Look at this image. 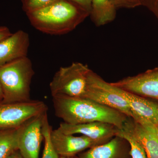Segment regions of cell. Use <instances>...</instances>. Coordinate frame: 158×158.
<instances>
[{
	"label": "cell",
	"instance_id": "1",
	"mask_svg": "<svg viewBox=\"0 0 158 158\" xmlns=\"http://www.w3.org/2000/svg\"><path fill=\"white\" fill-rule=\"evenodd\" d=\"M52 97L56 116L69 124L101 122L121 128L127 118L128 116L118 110L86 98Z\"/></svg>",
	"mask_w": 158,
	"mask_h": 158
},
{
	"label": "cell",
	"instance_id": "2",
	"mask_svg": "<svg viewBox=\"0 0 158 158\" xmlns=\"http://www.w3.org/2000/svg\"><path fill=\"white\" fill-rule=\"evenodd\" d=\"M31 25L52 35H61L74 30L90 12L70 0H59L45 8L26 13Z\"/></svg>",
	"mask_w": 158,
	"mask_h": 158
},
{
	"label": "cell",
	"instance_id": "3",
	"mask_svg": "<svg viewBox=\"0 0 158 158\" xmlns=\"http://www.w3.org/2000/svg\"><path fill=\"white\" fill-rule=\"evenodd\" d=\"M35 74L27 56L22 57L0 67V84L3 93L1 102H28L31 85Z\"/></svg>",
	"mask_w": 158,
	"mask_h": 158
},
{
	"label": "cell",
	"instance_id": "4",
	"mask_svg": "<svg viewBox=\"0 0 158 158\" xmlns=\"http://www.w3.org/2000/svg\"><path fill=\"white\" fill-rule=\"evenodd\" d=\"M83 97L118 110L128 117H133V113L123 97L121 88L106 81L91 69L88 74Z\"/></svg>",
	"mask_w": 158,
	"mask_h": 158
},
{
	"label": "cell",
	"instance_id": "5",
	"mask_svg": "<svg viewBox=\"0 0 158 158\" xmlns=\"http://www.w3.org/2000/svg\"><path fill=\"white\" fill-rule=\"evenodd\" d=\"M90 70L88 65L79 62L60 68L50 83L52 96L62 95L83 97Z\"/></svg>",
	"mask_w": 158,
	"mask_h": 158
},
{
	"label": "cell",
	"instance_id": "6",
	"mask_svg": "<svg viewBox=\"0 0 158 158\" xmlns=\"http://www.w3.org/2000/svg\"><path fill=\"white\" fill-rule=\"evenodd\" d=\"M47 106L41 101L0 102V129L17 128L31 118L47 112Z\"/></svg>",
	"mask_w": 158,
	"mask_h": 158
},
{
	"label": "cell",
	"instance_id": "7",
	"mask_svg": "<svg viewBox=\"0 0 158 158\" xmlns=\"http://www.w3.org/2000/svg\"><path fill=\"white\" fill-rule=\"evenodd\" d=\"M45 113L31 118L18 128V151L23 158H39L41 142L44 140L42 122Z\"/></svg>",
	"mask_w": 158,
	"mask_h": 158
},
{
	"label": "cell",
	"instance_id": "8",
	"mask_svg": "<svg viewBox=\"0 0 158 158\" xmlns=\"http://www.w3.org/2000/svg\"><path fill=\"white\" fill-rule=\"evenodd\" d=\"M111 83L139 96L158 100V67Z\"/></svg>",
	"mask_w": 158,
	"mask_h": 158
},
{
	"label": "cell",
	"instance_id": "9",
	"mask_svg": "<svg viewBox=\"0 0 158 158\" xmlns=\"http://www.w3.org/2000/svg\"><path fill=\"white\" fill-rule=\"evenodd\" d=\"M50 138L54 149L60 157H74L90 148L102 144L84 135L65 134L58 128L52 129Z\"/></svg>",
	"mask_w": 158,
	"mask_h": 158
},
{
	"label": "cell",
	"instance_id": "10",
	"mask_svg": "<svg viewBox=\"0 0 158 158\" xmlns=\"http://www.w3.org/2000/svg\"><path fill=\"white\" fill-rule=\"evenodd\" d=\"M130 118L136 138L145 151L147 158H158V128L156 125L136 113Z\"/></svg>",
	"mask_w": 158,
	"mask_h": 158
},
{
	"label": "cell",
	"instance_id": "11",
	"mask_svg": "<svg viewBox=\"0 0 158 158\" xmlns=\"http://www.w3.org/2000/svg\"><path fill=\"white\" fill-rule=\"evenodd\" d=\"M58 129L65 134H81L104 144L116 136V127L113 124L101 122L78 124L62 122Z\"/></svg>",
	"mask_w": 158,
	"mask_h": 158
},
{
	"label": "cell",
	"instance_id": "12",
	"mask_svg": "<svg viewBox=\"0 0 158 158\" xmlns=\"http://www.w3.org/2000/svg\"><path fill=\"white\" fill-rule=\"evenodd\" d=\"M30 37L19 30L0 41V67L22 57L27 56Z\"/></svg>",
	"mask_w": 158,
	"mask_h": 158
},
{
	"label": "cell",
	"instance_id": "13",
	"mask_svg": "<svg viewBox=\"0 0 158 158\" xmlns=\"http://www.w3.org/2000/svg\"><path fill=\"white\" fill-rule=\"evenodd\" d=\"M130 144L124 138L115 136L104 144L80 153L77 158H131Z\"/></svg>",
	"mask_w": 158,
	"mask_h": 158
},
{
	"label": "cell",
	"instance_id": "14",
	"mask_svg": "<svg viewBox=\"0 0 158 158\" xmlns=\"http://www.w3.org/2000/svg\"><path fill=\"white\" fill-rule=\"evenodd\" d=\"M122 95L134 113L157 125L158 103L121 88Z\"/></svg>",
	"mask_w": 158,
	"mask_h": 158
},
{
	"label": "cell",
	"instance_id": "15",
	"mask_svg": "<svg viewBox=\"0 0 158 158\" xmlns=\"http://www.w3.org/2000/svg\"><path fill=\"white\" fill-rule=\"evenodd\" d=\"M116 10L110 0H92L89 17L96 27H101L115 19Z\"/></svg>",
	"mask_w": 158,
	"mask_h": 158
},
{
	"label": "cell",
	"instance_id": "16",
	"mask_svg": "<svg viewBox=\"0 0 158 158\" xmlns=\"http://www.w3.org/2000/svg\"><path fill=\"white\" fill-rule=\"evenodd\" d=\"M130 118L127 117L121 128H116V136L124 138L128 141L130 144L131 158H147L144 148L133 132Z\"/></svg>",
	"mask_w": 158,
	"mask_h": 158
},
{
	"label": "cell",
	"instance_id": "17",
	"mask_svg": "<svg viewBox=\"0 0 158 158\" xmlns=\"http://www.w3.org/2000/svg\"><path fill=\"white\" fill-rule=\"evenodd\" d=\"M18 128L0 129V158H7L18 150Z\"/></svg>",
	"mask_w": 158,
	"mask_h": 158
},
{
	"label": "cell",
	"instance_id": "18",
	"mask_svg": "<svg viewBox=\"0 0 158 158\" xmlns=\"http://www.w3.org/2000/svg\"><path fill=\"white\" fill-rule=\"evenodd\" d=\"M52 129L49 123L46 112L43 117L42 131L44 138V146L42 158H60L51 142L50 133Z\"/></svg>",
	"mask_w": 158,
	"mask_h": 158
},
{
	"label": "cell",
	"instance_id": "19",
	"mask_svg": "<svg viewBox=\"0 0 158 158\" xmlns=\"http://www.w3.org/2000/svg\"><path fill=\"white\" fill-rule=\"evenodd\" d=\"M59 0H22L23 9L26 13L45 8Z\"/></svg>",
	"mask_w": 158,
	"mask_h": 158
},
{
	"label": "cell",
	"instance_id": "20",
	"mask_svg": "<svg viewBox=\"0 0 158 158\" xmlns=\"http://www.w3.org/2000/svg\"><path fill=\"white\" fill-rule=\"evenodd\" d=\"M112 4L116 7L125 9L133 8L141 6V0H110Z\"/></svg>",
	"mask_w": 158,
	"mask_h": 158
},
{
	"label": "cell",
	"instance_id": "21",
	"mask_svg": "<svg viewBox=\"0 0 158 158\" xmlns=\"http://www.w3.org/2000/svg\"><path fill=\"white\" fill-rule=\"evenodd\" d=\"M141 6L147 8L158 19V0H141Z\"/></svg>",
	"mask_w": 158,
	"mask_h": 158
},
{
	"label": "cell",
	"instance_id": "22",
	"mask_svg": "<svg viewBox=\"0 0 158 158\" xmlns=\"http://www.w3.org/2000/svg\"><path fill=\"white\" fill-rule=\"evenodd\" d=\"M81 6L90 13L92 0H70Z\"/></svg>",
	"mask_w": 158,
	"mask_h": 158
},
{
	"label": "cell",
	"instance_id": "23",
	"mask_svg": "<svg viewBox=\"0 0 158 158\" xmlns=\"http://www.w3.org/2000/svg\"><path fill=\"white\" fill-rule=\"evenodd\" d=\"M11 34L9 28L5 26H0V41L9 37Z\"/></svg>",
	"mask_w": 158,
	"mask_h": 158
},
{
	"label": "cell",
	"instance_id": "24",
	"mask_svg": "<svg viewBox=\"0 0 158 158\" xmlns=\"http://www.w3.org/2000/svg\"><path fill=\"white\" fill-rule=\"evenodd\" d=\"M7 158H23L18 150L15 152Z\"/></svg>",
	"mask_w": 158,
	"mask_h": 158
},
{
	"label": "cell",
	"instance_id": "25",
	"mask_svg": "<svg viewBox=\"0 0 158 158\" xmlns=\"http://www.w3.org/2000/svg\"><path fill=\"white\" fill-rule=\"evenodd\" d=\"M3 99V93L2 91V87H1V84H0V102L2 101Z\"/></svg>",
	"mask_w": 158,
	"mask_h": 158
},
{
	"label": "cell",
	"instance_id": "26",
	"mask_svg": "<svg viewBox=\"0 0 158 158\" xmlns=\"http://www.w3.org/2000/svg\"><path fill=\"white\" fill-rule=\"evenodd\" d=\"M60 158H75V156L74 157H62L60 156Z\"/></svg>",
	"mask_w": 158,
	"mask_h": 158
},
{
	"label": "cell",
	"instance_id": "27",
	"mask_svg": "<svg viewBox=\"0 0 158 158\" xmlns=\"http://www.w3.org/2000/svg\"><path fill=\"white\" fill-rule=\"evenodd\" d=\"M157 127H158V124L157 125Z\"/></svg>",
	"mask_w": 158,
	"mask_h": 158
}]
</instances>
